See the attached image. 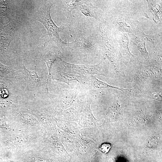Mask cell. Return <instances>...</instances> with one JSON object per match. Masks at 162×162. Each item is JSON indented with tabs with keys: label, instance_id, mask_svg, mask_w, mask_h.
Returning <instances> with one entry per match:
<instances>
[{
	"label": "cell",
	"instance_id": "16",
	"mask_svg": "<svg viewBox=\"0 0 162 162\" xmlns=\"http://www.w3.org/2000/svg\"><path fill=\"white\" fill-rule=\"evenodd\" d=\"M90 78L89 82L91 85L95 89L110 88L118 89L122 92H127L129 90V89H124L109 85L106 83L99 80L93 75H91Z\"/></svg>",
	"mask_w": 162,
	"mask_h": 162
},
{
	"label": "cell",
	"instance_id": "23",
	"mask_svg": "<svg viewBox=\"0 0 162 162\" xmlns=\"http://www.w3.org/2000/svg\"><path fill=\"white\" fill-rule=\"evenodd\" d=\"M27 141L26 138L24 136L18 135L13 139L12 142L16 145H20L25 143Z\"/></svg>",
	"mask_w": 162,
	"mask_h": 162
},
{
	"label": "cell",
	"instance_id": "6",
	"mask_svg": "<svg viewBox=\"0 0 162 162\" xmlns=\"http://www.w3.org/2000/svg\"><path fill=\"white\" fill-rule=\"evenodd\" d=\"M115 29L123 33L134 34L139 31L136 21H133L125 17L118 16H115L112 21Z\"/></svg>",
	"mask_w": 162,
	"mask_h": 162
},
{
	"label": "cell",
	"instance_id": "2",
	"mask_svg": "<svg viewBox=\"0 0 162 162\" xmlns=\"http://www.w3.org/2000/svg\"><path fill=\"white\" fill-rule=\"evenodd\" d=\"M98 28L101 38L99 52L107 58L116 74L124 76L119 69V46L115 32L108 29L102 21L98 22Z\"/></svg>",
	"mask_w": 162,
	"mask_h": 162
},
{
	"label": "cell",
	"instance_id": "25",
	"mask_svg": "<svg viewBox=\"0 0 162 162\" xmlns=\"http://www.w3.org/2000/svg\"><path fill=\"white\" fill-rule=\"evenodd\" d=\"M34 162H49L47 160L43 158H37L34 160Z\"/></svg>",
	"mask_w": 162,
	"mask_h": 162
},
{
	"label": "cell",
	"instance_id": "21",
	"mask_svg": "<svg viewBox=\"0 0 162 162\" xmlns=\"http://www.w3.org/2000/svg\"><path fill=\"white\" fill-rule=\"evenodd\" d=\"M19 117L22 122L28 124L33 125L37 123V121L34 117L28 113L20 114Z\"/></svg>",
	"mask_w": 162,
	"mask_h": 162
},
{
	"label": "cell",
	"instance_id": "22",
	"mask_svg": "<svg viewBox=\"0 0 162 162\" xmlns=\"http://www.w3.org/2000/svg\"><path fill=\"white\" fill-rule=\"evenodd\" d=\"M8 15V9L7 1L0 0V16L1 17L6 18Z\"/></svg>",
	"mask_w": 162,
	"mask_h": 162
},
{
	"label": "cell",
	"instance_id": "19",
	"mask_svg": "<svg viewBox=\"0 0 162 162\" xmlns=\"http://www.w3.org/2000/svg\"><path fill=\"white\" fill-rule=\"evenodd\" d=\"M36 62L34 70H30L28 68H26L24 65H23V67L24 70L29 77L30 81L35 86H37L39 84L42 77L39 76L36 71L35 68L37 63V60L36 58Z\"/></svg>",
	"mask_w": 162,
	"mask_h": 162
},
{
	"label": "cell",
	"instance_id": "8",
	"mask_svg": "<svg viewBox=\"0 0 162 162\" xmlns=\"http://www.w3.org/2000/svg\"><path fill=\"white\" fill-rule=\"evenodd\" d=\"M77 10H79L86 16L94 18L98 22L101 21L97 12L95 7L89 1L78 0Z\"/></svg>",
	"mask_w": 162,
	"mask_h": 162
},
{
	"label": "cell",
	"instance_id": "17",
	"mask_svg": "<svg viewBox=\"0 0 162 162\" xmlns=\"http://www.w3.org/2000/svg\"><path fill=\"white\" fill-rule=\"evenodd\" d=\"M133 34L141 39L151 42L154 46L158 44L161 37V35L159 34H146L143 32L139 30Z\"/></svg>",
	"mask_w": 162,
	"mask_h": 162
},
{
	"label": "cell",
	"instance_id": "11",
	"mask_svg": "<svg viewBox=\"0 0 162 162\" xmlns=\"http://www.w3.org/2000/svg\"><path fill=\"white\" fill-rule=\"evenodd\" d=\"M161 68L153 65H143L140 68L138 74L140 78H146L156 77L161 74Z\"/></svg>",
	"mask_w": 162,
	"mask_h": 162
},
{
	"label": "cell",
	"instance_id": "4",
	"mask_svg": "<svg viewBox=\"0 0 162 162\" xmlns=\"http://www.w3.org/2000/svg\"><path fill=\"white\" fill-rule=\"evenodd\" d=\"M74 39L70 45L78 50L86 53L99 52V47L94 41L79 29L74 32Z\"/></svg>",
	"mask_w": 162,
	"mask_h": 162
},
{
	"label": "cell",
	"instance_id": "18",
	"mask_svg": "<svg viewBox=\"0 0 162 162\" xmlns=\"http://www.w3.org/2000/svg\"><path fill=\"white\" fill-rule=\"evenodd\" d=\"M16 70L0 62V76L6 79H10L17 76Z\"/></svg>",
	"mask_w": 162,
	"mask_h": 162
},
{
	"label": "cell",
	"instance_id": "24",
	"mask_svg": "<svg viewBox=\"0 0 162 162\" xmlns=\"http://www.w3.org/2000/svg\"><path fill=\"white\" fill-rule=\"evenodd\" d=\"M112 147V144L109 142H105L102 143L99 147V149L103 153H108Z\"/></svg>",
	"mask_w": 162,
	"mask_h": 162
},
{
	"label": "cell",
	"instance_id": "15",
	"mask_svg": "<svg viewBox=\"0 0 162 162\" xmlns=\"http://www.w3.org/2000/svg\"><path fill=\"white\" fill-rule=\"evenodd\" d=\"M131 41L137 47L141 55L146 60H150L149 53L146 48V41L136 36L134 34L130 36Z\"/></svg>",
	"mask_w": 162,
	"mask_h": 162
},
{
	"label": "cell",
	"instance_id": "5",
	"mask_svg": "<svg viewBox=\"0 0 162 162\" xmlns=\"http://www.w3.org/2000/svg\"><path fill=\"white\" fill-rule=\"evenodd\" d=\"M10 22L4 25L0 32V60H4L14 37L15 26Z\"/></svg>",
	"mask_w": 162,
	"mask_h": 162
},
{
	"label": "cell",
	"instance_id": "1",
	"mask_svg": "<svg viewBox=\"0 0 162 162\" xmlns=\"http://www.w3.org/2000/svg\"><path fill=\"white\" fill-rule=\"evenodd\" d=\"M55 3L53 1H44L39 10L30 16L31 20L41 22L46 29L47 35L50 38L47 41L52 42L62 50L63 48L70 43L63 41L59 36V33L63 29L62 26L58 27L54 22L50 15V10Z\"/></svg>",
	"mask_w": 162,
	"mask_h": 162
},
{
	"label": "cell",
	"instance_id": "20",
	"mask_svg": "<svg viewBox=\"0 0 162 162\" xmlns=\"http://www.w3.org/2000/svg\"><path fill=\"white\" fill-rule=\"evenodd\" d=\"M66 6L67 17L69 18L72 11L75 9L77 10L78 0H64Z\"/></svg>",
	"mask_w": 162,
	"mask_h": 162
},
{
	"label": "cell",
	"instance_id": "3",
	"mask_svg": "<svg viewBox=\"0 0 162 162\" xmlns=\"http://www.w3.org/2000/svg\"><path fill=\"white\" fill-rule=\"evenodd\" d=\"M61 64L68 71L67 73L81 75L96 74L106 76L108 73L107 67L105 61L102 60L99 64L94 65H77L70 64L62 59Z\"/></svg>",
	"mask_w": 162,
	"mask_h": 162
},
{
	"label": "cell",
	"instance_id": "12",
	"mask_svg": "<svg viewBox=\"0 0 162 162\" xmlns=\"http://www.w3.org/2000/svg\"><path fill=\"white\" fill-rule=\"evenodd\" d=\"M87 101L86 105L84 110L82 117L83 119L86 122V123L89 125L96 124L97 119L94 118L90 109V105L94 98L93 94L89 91L86 94Z\"/></svg>",
	"mask_w": 162,
	"mask_h": 162
},
{
	"label": "cell",
	"instance_id": "14",
	"mask_svg": "<svg viewBox=\"0 0 162 162\" xmlns=\"http://www.w3.org/2000/svg\"><path fill=\"white\" fill-rule=\"evenodd\" d=\"M77 94L75 89L65 91L61 98L62 108L65 109L72 105Z\"/></svg>",
	"mask_w": 162,
	"mask_h": 162
},
{
	"label": "cell",
	"instance_id": "7",
	"mask_svg": "<svg viewBox=\"0 0 162 162\" xmlns=\"http://www.w3.org/2000/svg\"><path fill=\"white\" fill-rule=\"evenodd\" d=\"M61 50L58 47L56 48H52L50 49H47L46 50L42 56V59L46 64L49 72L48 77L46 82V89L47 93H48V82L50 76H52L51 69L52 66L56 59H61L63 54Z\"/></svg>",
	"mask_w": 162,
	"mask_h": 162
},
{
	"label": "cell",
	"instance_id": "13",
	"mask_svg": "<svg viewBox=\"0 0 162 162\" xmlns=\"http://www.w3.org/2000/svg\"><path fill=\"white\" fill-rule=\"evenodd\" d=\"M118 41L120 52H122L131 61L137 60V57L133 55L130 51L129 48V39L127 33H123L120 40Z\"/></svg>",
	"mask_w": 162,
	"mask_h": 162
},
{
	"label": "cell",
	"instance_id": "9",
	"mask_svg": "<svg viewBox=\"0 0 162 162\" xmlns=\"http://www.w3.org/2000/svg\"><path fill=\"white\" fill-rule=\"evenodd\" d=\"M148 6V12L153 15V20L157 24L162 22V1L146 0Z\"/></svg>",
	"mask_w": 162,
	"mask_h": 162
},
{
	"label": "cell",
	"instance_id": "10",
	"mask_svg": "<svg viewBox=\"0 0 162 162\" xmlns=\"http://www.w3.org/2000/svg\"><path fill=\"white\" fill-rule=\"evenodd\" d=\"M53 81L54 80L61 82H65L69 85V82L73 80L82 82V78L78 74L64 72L61 71H57L52 75Z\"/></svg>",
	"mask_w": 162,
	"mask_h": 162
}]
</instances>
